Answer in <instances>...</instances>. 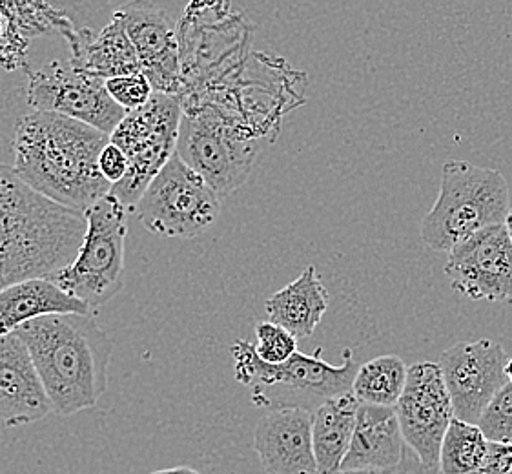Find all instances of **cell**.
<instances>
[{"label":"cell","mask_w":512,"mask_h":474,"mask_svg":"<svg viewBox=\"0 0 512 474\" xmlns=\"http://www.w3.org/2000/svg\"><path fill=\"white\" fill-rule=\"evenodd\" d=\"M53 314H95L52 279L31 278L0 290V336L17 332L24 323Z\"/></svg>","instance_id":"cell-19"},{"label":"cell","mask_w":512,"mask_h":474,"mask_svg":"<svg viewBox=\"0 0 512 474\" xmlns=\"http://www.w3.org/2000/svg\"><path fill=\"white\" fill-rule=\"evenodd\" d=\"M485 438L496 444H512V383H505L478 422Z\"/></svg>","instance_id":"cell-25"},{"label":"cell","mask_w":512,"mask_h":474,"mask_svg":"<svg viewBox=\"0 0 512 474\" xmlns=\"http://www.w3.org/2000/svg\"><path fill=\"white\" fill-rule=\"evenodd\" d=\"M113 17L123 24L141 62V72L154 92L179 97L183 83L177 26L166 11L154 0H128L115 10Z\"/></svg>","instance_id":"cell-15"},{"label":"cell","mask_w":512,"mask_h":474,"mask_svg":"<svg viewBox=\"0 0 512 474\" xmlns=\"http://www.w3.org/2000/svg\"><path fill=\"white\" fill-rule=\"evenodd\" d=\"M509 210V185L500 170L449 159L441 166L438 199L421 221V241L434 252H449L483 228L503 225Z\"/></svg>","instance_id":"cell-5"},{"label":"cell","mask_w":512,"mask_h":474,"mask_svg":"<svg viewBox=\"0 0 512 474\" xmlns=\"http://www.w3.org/2000/svg\"><path fill=\"white\" fill-rule=\"evenodd\" d=\"M307 409H274L257 423L254 449L267 474H318Z\"/></svg>","instance_id":"cell-17"},{"label":"cell","mask_w":512,"mask_h":474,"mask_svg":"<svg viewBox=\"0 0 512 474\" xmlns=\"http://www.w3.org/2000/svg\"><path fill=\"white\" fill-rule=\"evenodd\" d=\"M505 230H507V234H509V239H511L512 243V208L509 210V214H507V217H505Z\"/></svg>","instance_id":"cell-32"},{"label":"cell","mask_w":512,"mask_h":474,"mask_svg":"<svg viewBox=\"0 0 512 474\" xmlns=\"http://www.w3.org/2000/svg\"><path fill=\"white\" fill-rule=\"evenodd\" d=\"M254 349L265 363L279 365L296 354L297 338L272 321H259L256 325Z\"/></svg>","instance_id":"cell-26"},{"label":"cell","mask_w":512,"mask_h":474,"mask_svg":"<svg viewBox=\"0 0 512 474\" xmlns=\"http://www.w3.org/2000/svg\"><path fill=\"white\" fill-rule=\"evenodd\" d=\"M507 360L502 345L492 340L463 341L441 354L438 363L456 418L480 422L496 392L509 383L505 376Z\"/></svg>","instance_id":"cell-14"},{"label":"cell","mask_w":512,"mask_h":474,"mask_svg":"<svg viewBox=\"0 0 512 474\" xmlns=\"http://www.w3.org/2000/svg\"><path fill=\"white\" fill-rule=\"evenodd\" d=\"M30 349L53 413L93 409L108 389L113 340L95 314H53L17 330Z\"/></svg>","instance_id":"cell-3"},{"label":"cell","mask_w":512,"mask_h":474,"mask_svg":"<svg viewBox=\"0 0 512 474\" xmlns=\"http://www.w3.org/2000/svg\"><path fill=\"white\" fill-rule=\"evenodd\" d=\"M108 143L110 135L90 124L31 110L15 130L13 172L42 197L84 214L112 190L99 170Z\"/></svg>","instance_id":"cell-1"},{"label":"cell","mask_w":512,"mask_h":474,"mask_svg":"<svg viewBox=\"0 0 512 474\" xmlns=\"http://www.w3.org/2000/svg\"><path fill=\"white\" fill-rule=\"evenodd\" d=\"M358 398L349 391L321 403L312 416V445L318 474H341L349 453L359 411Z\"/></svg>","instance_id":"cell-22"},{"label":"cell","mask_w":512,"mask_h":474,"mask_svg":"<svg viewBox=\"0 0 512 474\" xmlns=\"http://www.w3.org/2000/svg\"><path fill=\"white\" fill-rule=\"evenodd\" d=\"M341 474H440V467H429L423 464L418 454L412 449H407L405 458L400 465L389 467V469H367V471H345Z\"/></svg>","instance_id":"cell-30"},{"label":"cell","mask_w":512,"mask_h":474,"mask_svg":"<svg viewBox=\"0 0 512 474\" xmlns=\"http://www.w3.org/2000/svg\"><path fill=\"white\" fill-rule=\"evenodd\" d=\"M505 376H507L509 383H512V356L507 360V365H505Z\"/></svg>","instance_id":"cell-33"},{"label":"cell","mask_w":512,"mask_h":474,"mask_svg":"<svg viewBox=\"0 0 512 474\" xmlns=\"http://www.w3.org/2000/svg\"><path fill=\"white\" fill-rule=\"evenodd\" d=\"M409 367L400 356H378L359 365L352 392L361 403L394 407L403 394Z\"/></svg>","instance_id":"cell-23"},{"label":"cell","mask_w":512,"mask_h":474,"mask_svg":"<svg viewBox=\"0 0 512 474\" xmlns=\"http://www.w3.org/2000/svg\"><path fill=\"white\" fill-rule=\"evenodd\" d=\"M106 90L115 103L126 112H132L148 103L154 95V88L143 73L121 75L106 81Z\"/></svg>","instance_id":"cell-27"},{"label":"cell","mask_w":512,"mask_h":474,"mask_svg":"<svg viewBox=\"0 0 512 474\" xmlns=\"http://www.w3.org/2000/svg\"><path fill=\"white\" fill-rule=\"evenodd\" d=\"M66 39L72 48L70 62L79 72L90 73L103 81L143 73L134 46L117 17H112L108 26L99 33L92 30L73 31Z\"/></svg>","instance_id":"cell-20"},{"label":"cell","mask_w":512,"mask_h":474,"mask_svg":"<svg viewBox=\"0 0 512 474\" xmlns=\"http://www.w3.org/2000/svg\"><path fill=\"white\" fill-rule=\"evenodd\" d=\"M221 201L205 179L174 154L144 190L134 214L155 236L194 239L214 227Z\"/></svg>","instance_id":"cell-10"},{"label":"cell","mask_w":512,"mask_h":474,"mask_svg":"<svg viewBox=\"0 0 512 474\" xmlns=\"http://www.w3.org/2000/svg\"><path fill=\"white\" fill-rule=\"evenodd\" d=\"M394 409L405 444L423 464L440 467L441 442L456 418L440 363L421 361L409 367L405 389Z\"/></svg>","instance_id":"cell-12"},{"label":"cell","mask_w":512,"mask_h":474,"mask_svg":"<svg viewBox=\"0 0 512 474\" xmlns=\"http://www.w3.org/2000/svg\"><path fill=\"white\" fill-rule=\"evenodd\" d=\"M84 232L82 212L42 197L0 165V290L68 267Z\"/></svg>","instance_id":"cell-2"},{"label":"cell","mask_w":512,"mask_h":474,"mask_svg":"<svg viewBox=\"0 0 512 474\" xmlns=\"http://www.w3.org/2000/svg\"><path fill=\"white\" fill-rule=\"evenodd\" d=\"M230 352L237 382L250 387L254 405L270 411L299 407L314 413L321 403L352 391L359 369L352 349L343 351L341 365L323 360L321 349L312 356L297 351L285 363L270 365L245 340H236Z\"/></svg>","instance_id":"cell-4"},{"label":"cell","mask_w":512,"mask_h":474,"mask_svg":"<svg viewBox=\"0 0 512 474\" xmlns=\"http://www.w3.org/2000/svg\"><path fill=\"white\" fill-rule=\"evenodd\" d=\"M177 41L183 101L225 83L245 64L250 33L226 0H190L177 22Z\"/></svg>","instance_id":"cell-6"},{"label":"cell","mask_w":512,"mask_h":474,"mask_svg":"<svg viewBox=\"0 0 512 474\" xmlns=\"http://www.w3.org/2000/svg\"><path fill=\"white\" fill-rule=\"evenodd\" d=\"M128 208L112 194L84 212L86 232L77 256L48 279L93 312L112 301L124 287V243Z\"/></svg>","instance_id":"cell-8"},{"label":"cell","mask_w":512,"mask_h":474,"mask_svg":"<svg viewBox=\"0 0 512 474\" xmlns=\"http://www.w3.org/2000/svg\"><path fill=\"white\" fill-rule=\"evenodd\" d=\"M150 474H201L192 467H172V469H163V471H155Z\"/></svg>","instance_id":"cell-31"},{"label":"cell","mask_w":512,"mask_h":474,"mask_svg":"<svg viewBox=\"0 0 512 474\" xmlns=\"http://www.w3.org/2000/svg\"><path fill=\"white\" fill-rule=\"evenodd\" d=\"M99 170H101L104 179L112 186L117 185L128 172L126 155L119 146L113 145L112 141L106 145L103 154L99 157Z\"/></svg>","instance_id":"cell-28"},{"label":"cell","mask_w":512,"mask_h":474,"mask_svg":"<svg viewBox=\"0 0 512 474\" xmlns=\"http://www.w3.org/2000/svg\"><path fill=\"white\" fill-rule=\"evenodd\" d=\"M472 474H512V444L489 442L485 462Z\"/></svg>","instance_id":"cell-29"},{"label":"cell","mask_w":512,"mask_h":474,"mask_svg":"<svg viewBox=\"0 0 512 474\" xmlns=\"http://www.w3.org/2000/svg\"><path fill=\"white\" fill-rule=\"evenodd\" d=\"M330 305V294L316 272L308 265L299 278L277 290L265 303L268 321L287 329L294 338L312 336Z\"/></svg>","instance_id":"cell-21"},{"label":"cell","mask_w":512,"mask_h":474,"mask_svg":"<svg viewBox=\"0 0 512 474\" xmlns=\"http://www.w3.org/2000/svg\"><path fill=\"white\" fill-rule=\"evenodd\" d=\"M53 414L30 349L19 332L0 336V422L22 427Z\"/></svg>","instance_id":"cell-16"},{"label":"cell","mask_w":512,"mask_h":474,"mask_svg":"<svg viewBox=\"0 0 512 474\" xmlns=\"http://www.w3.org/2000/svg\"><path fill=\"white\" fill-rule=\"evenodd\" d=\"M28 106L66 115L112 135L126 115L106 90V81L79 72L70 61H52L28 73Z\"/></svg>","instance_id":"cell-11"},{"label":"cell","mask_w":512,"mask_h":474,"mask_svg":"<svg viewBox=\"0 0 512 474\" xmlns=\"http://www.w3.org/2000/svg\"><path fill=\"white\" fill-rule=\"evenodd\" d=\"M489 453V440L478 423L452 418L443 436L440 474H472L482 467Z\"/></svg>","instance_id":"cell-24"},{"label":"cell","mask_w":512,"mask_h":474,"mask_svg":"<svg viewBox=\"0 0 512 474\" xmlns=\"http://www.w3.org/2000/svg\"><path fill=\"white\" fill-rule=\"evenodd\" d=\"M407 449L396 409L361 403L341 473L396 467L403 462Z\"/></svg>","instance_id":"cell-18"},{"label":"cell","mask_w":512,"mask_h":474,"mask_svg":"<svg viewBox=\"0 0 512 474\" xmlns=\"http://www.w3.org/2000/svg\"><path fill=\"white\" fill-rule=\"evenodd\" d=\"M257 152L259 141L236 117L212 104L183 108L175 154L221 199L245 185Z\"/></svg>","instance_id":"cell-7"},{"label":"cell","mask_w":512,"mask_h":474,"mask_svg":"<svg viewBox=\"0 0 512 474\" xmlns=\"http://www.w3.org/2000/svg\"><path fill=\"white\" fill-rule=\"evenodd\" d=\"M183 106L179 97L154 92L148 103L126 112L110 135L128 159L126 176L112 186V194L124 208L134 212L144 190L174 157Z\"/></svg>","instance_id":"cell-9"},{"label":"cell","mask_w":512,"mask_h":474,"mask_svg":"<svg viewBox=\"0 0 512 474\" xmlns=\"http://www.w3.org/2000/svg\"><path fill=\"white\" fill-rule=\"evenodd\" d=\"M445 276L454 292L472 301L512 296V243L505 225L487 227L452 247Z\"/></svg>","instance_id":"cell-13"}]
</instances>
